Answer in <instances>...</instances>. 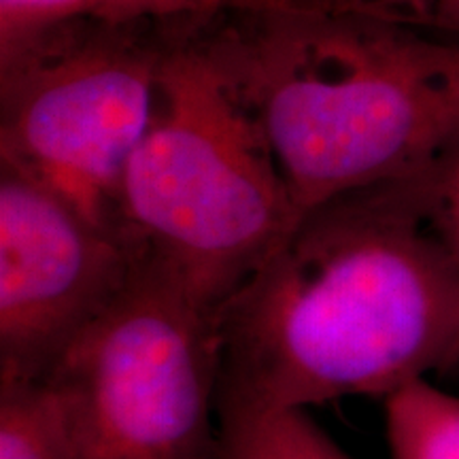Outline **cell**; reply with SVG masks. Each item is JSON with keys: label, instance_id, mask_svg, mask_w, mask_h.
<instances>
[{"label": "cell", "instance_id": "1", "mask_svg": "<svg viewBox=\"0 0 459 459\" xmlns=\"http://www.w3.org/2000/svg\"><path fill=\"white\" fill-rule=\"evenodd\" d=\"M217 421L383 398L459 361V264L411 181L304 213L217 311Z\"/></svg>", "mask_w": 459, "mask_h": 459}, {"label": "cell", "instance_id": "2", "mask_svg": "<svg viewBox=\"0 0 459 459\" xmlns=\"http://www.w3.org/2000/svg\"><path fill=\"white\" fill-rule=\"evenodd\" d=\"M255 117L298 220L459 145V37L334 3L194 28Z\"/></svg>", "mask_w": 459, "mask_h": 459}, {"label": "cell", "instance_id": "3", "mask_svg": "<svg viewBox=\"0 0 459 459\" xmlns=\"http://www.w3.org/2000/svg\"><path fill=\"white\" fill-rule=\"evenodd\" d=\"M296 221L254 115L194 28L170 37L152 122L115 203V230L136 262L217 315Z\"/></svg>", "mask_w": 459, "mask_h": 459}, {"label": "cell", "instance_id": "4", "mask_svg": "<svg viewBox=\"0 0 459 459\" xmlns=\"http://www.w3.org/2000/svg\"><path fill=\"white\" fill-rule=\"evenodd\" d=\"M152 30L73 22L0 49V166L115 230L119 183L152 122L170 41Z\"/></svg>", "mask_w": 459, "mask_h": 459}, {"label": "cell", "instance_id": "5", "mask_svg": "<svg viewBox=\"0 0 459 459\" xmlns=\"http://www.w3.org/2000/svg\"><path fill=\"white\" fill-rule=\"evenodd\" d=\"M217 315L147 264L49 372L79 459H220Z\"/></svg>", "mask_w": 459, "mask_h": 459}, {"label": "cell", "instance_id": "6", "mask_svg": "<svg viewBox=\"0 0 459 459\" xmlns=\"http://www.w3.org/2000/svg\"><path fill=\"white\" fill-rule=\"evenodd\" d=\"M136 266L115 230L0 166V381L49 377L124 294Z\"/></svg>", "mask_w": 459, "mask_h": 459}, {"label": "cell", "instance_id": "7", "mask_svg": "<svg viewBox=\"0 0 459 459\" xmlns=\"http://www.w3.org/2000/svg\"><path fill=\"white\" fill-rule=\"evenodd\" d=\"M334 3L338 0H0V49L73 22L189 30L226 15L307 11Z\"/></svg>", "mask_w": 459, "mask_h": 459}, {"label": "cell", "instance_id": "8", "mask_svg": "<svg viewBox=\"0 0 459 459\" xmlns=\"http://www.w3.org/2000/svg\"><path fill=\"white\" fill-rule=\"evenodd\" d=\"M0 459H79L71 412L49 378L0 381Z\"/></svg>", "mask_w": 459, "mask_h": 459}, {"label": "cell", "instance_id": "9", "mask_svg": "<svg viewBox=\"0 0 459 459\" xmlns=\"http://www.w3.org/2000/svg\"><path fill=\"white\" fill-rule=\"evenodd\" d=\"M383 402L392 459H459L457 395L421 378Z\"/></svg>", "mask_w": 459, "mask_h": 459}, {"label": "cell", "instance_id": "10", "mask_svg": "<svg viewBox=\"0 0 459 459\" xmlns=\"http://www.w3.org/2000/svg\"><path fill=\"white\" fill-rule=\"evenodd\" d=\"M220 459H351L307 411L220 423Z\"/></svg>", "mask_w": 459, "mask_h": 459}, {"label": "cell", "instance_id": "11", "mask_svg": "<svg viewBox=\"0 0 459 459\" xmlns=\"http://www.w3.org/2000/svg\"><path fill=\"white\" fill-rule=\"evenodd\" d=\"M411 183L428 226L459 264V145Z\"/></svg>", "mask_w": 459, "mask_h": 459}, {"label": "cell", "instance_id": "12", "mask_svg": "<svg viewBox=\"0 0 459 459\" xmlns=\"http://www.w3.org/2000/svg\"><path fill=\"white\" fill-rule=\"evenodd\" d=\"M341 3L353 4L366 13L411 22L417 26H426L429 9V0H341Z\"/></svg>", "mask_w": 459, "mask_h": 459}, {"label": "cell", "instance_id": "13", "mask_svg": "<svg viewBox=\"0 0 459 459\" xmlns=\"http://www.w3.org/2000/svg\"><path fill=\"white\" fill-rule=\"evenodd\" d=\"M426 28L459 37V0H429Z\"/></svg>", "mask_w": 459, "mask_h": 459}]
</instances>
